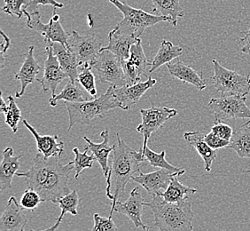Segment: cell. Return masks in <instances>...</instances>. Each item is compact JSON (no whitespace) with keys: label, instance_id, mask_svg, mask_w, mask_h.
I'll use <instances>...</instances> for the list:
<instances>
[{"label":"cell","instance_id":"4dcf8cb0","mask_svg":"<svg viewBox=\"0 0 250 231\" xmlns=\"http://www.w3.org/2000/svg\"><path fill=\"white\" fill-rule=\"evenodd\" d=\"M90 99L83 96V91L80 87H77L75 83L71 81L67 83L62 91L59 94L49 98V103L53 107L57 106L59 101H67V102H83L89 101Z\"/></svg>","mask_w":250,"mask_h":231},{"label":"cell","instance_id":"ee69618b","mask_svg":"<svg viewBox=\"0 0 250 231\" xmlns=\"http://www.w3.org/2000/svg\"><path fill=\"white\" fill-rule=\"evenodd\" d=\"M241 52L250 55V28L244 32V37L241 39Z\"/></svg>","mask_w":250,"mask_h":231},{"label":"cell","instance_id":"7a4b0ae2","mask_svg":"<svg viewBox=\"0 0 250 231\" xmlns=\"http://www.w3.org/2000/svg\"><path fill=\"white\" fill-rule=\"evenodd\" d=\"M149 207L154 217V225L158 231H192L193 218L192 205L188 200L180 203H167L162 197H154L150 202L145 203Z\"/></svg>","mask_w":250,"mask_h":231},{"label":"cell","instance_id":"2e32d148","mask_svg":"<svg viewBox=\"0 0 250 231\" xmlns=\"http://www.w3.org/2000/svg\"><path fill=\"white\" fill-rule=\"evenodd\" d=\"M144 206V197L140 188L136 187L131 190L130 197L125 202H116L114 212L128 217L133 222L135 229L141 227L144 231H146L148 227L145 225L142 222V212Z\"/></svg>","mask_w":250,"mask_h":231},{"label":"cell","instance_id":"ffe728a7","mask_svg":"<svg viewBox=\"0 0 250 231\" xmlns=\"http://www.w3.org/2000/svg\"><path fill=\"white\" fill-rule=\"evenodd\" d=\"M35 46H29V51L25 56L24 62L20 69L19 72L15 73V78L21 83V90L16 92L15 98H21L24 94L27 87L32 84L40 72L41 69L34 56Z\"/></svg>","mask_w":250,"mask_h":231},{"label":"cell","instance_id":"ba28073f","mask_svg":"<svg viewBox=\"0 0 250 231\" xmlns=\"http://www.w3.org/2000/svg\"><path fill=\"white\" fill-rule=\"evenodd\" d=\"M53 11V17L47 24L41 22V14L39 11L28 12L24 9V16L27 18V27L35 29L43 36L44 42L48 45L59 43L68 50V38L70 34L67 33L62 25L60 23V15Z\"/></svg>","mask_w":250,"mask_h":231},{"label":"cell","instance_id":"cb8c5ba5","mask_svg":"<svg viewBox=\"0 0 250 231\" xmlns=\"http://www.w3.org/2000/svg\"><path fill=\"white\" fill-rule=\"evenodd\" d=\"M3 160L0 165V188L2 190L12 187V181L21 166L20 159L24 155L14 156V150L7 147L3 151Z\"/></svg>","mask_w":250,"mask_h":231},{"label":"cell","instance_id":"60d3db41","mask_svg":"<svg viewBox=\"0 0 250 231\" xmlns=\"http://www.w3.org/2000/svg\"><path fill=\"white\" fill-rule=\"evenodd\" d=\"M204 140L207 142V144L211 148V149H225L227 148L230 144V140H224L220 137H218L217 135L213 134L212 132L208 133L207 135H205Z\"/></svg>","mask_w":250,"mask_h":231},{"label":"cell","instance_id":"d4e9b609","mask_svg":"<svg viewBox=\"0 0 250 231\" xmlns=\"http://www.w3.org/2000/svg\"><path fill=\"white\" fill-rule=\"evenodd\" d=\"M139 39L122 34L115 28L108 34V45L103 50H108L115 53L124 63L130 57V47Z\"/></svg>","mask_w":250,"mask_h":231},{"label":"cell","instance_id":"30bf717a","mask_svg":"<svg viewBox=\"0 0 250 231\" xmlns=\"http://www.w3.org/2000/svg\"><path fill=\"white\" fill-rule=\"evenodd\" d=\"M102 49V43L94 36H82L77 31H72L68 38V50L76 56L80 66L95 62Z\"/></svg>","mask_w":250,"mask_h":231},{"label":"cell","instance_id":"e575fe53","mask_svg":"<svg viewBox=\"0 0 250 231\" xmlns=\"http://www.w3.org/2000/svg\"><path fill=\"white\" fill-rule=\"evenodd\" d=\"M57 204L61 207L62 212L56 220L62 222L63 217L65 216L67 212L71 213L72 215H77V207L79 205L78 193L77 190L70 191L62 198H60Z\"/></svg>","mask_w":250,"mask_h":231},{"label":"cell","instance_id":"f35d334b","mask_svg":"<svg viewBox=\"0 0 250 231\" xmlns=\"http://www.w3.org/2000/svg\"><path fill=\"white\" fill-rule=\"evenodd\" d=\"M93 221L94 226L92 228V231H119L110 215L108 218H105L98 213H94Z\"/></svg>","mask_w":250,"mask_h":231},{"label":"cell","instance_id":"e0dca14e","mask_svg":"<svg viewBox=\"0 0 250 231\" xmlns=\"http://www.w3.org/2000/svg\"><path fill=\"white\" fill-rule=\"evenodd\" d=\"M24 210L15 197H11L0 219V231H25L28 218L25 215Z\"/></svg>","mask_w":250,"mask_h":231},{"label":"cell","instance_id":"44dd1931","mask_svg":"<svg viewBox=\"0 0 250 231\" xmlns=\"http://www.w3.org/2000/svg\"><path fill=\"white\" fill-rule=\"evenodd\" d=\"M169 74L184 83L191 84L197 88L199 91H203L207 87V83L203 77V73L197 72L192 67L188 66L181 61L166 64Z\"/></svg>","mask_w":250,"mask_h":231},{"label":"cell","instance_id":"3957f363","mask_svg":"<svg viewBox=\"0 0 250 231\" xmlns=\"http://www.w3.org/2000/svg\"><path fill=\"white\" fill-rule=\"evenodd\" d=\"M69 117V125L67 133L73 126L79 125H90L95 118L103 119L108 111L115 109L125 111V107L117 100L114 87L109 86L105 93L98 98L83 102H64Z\"/></svg>","mask_w":250,"mask_h":231},{"label":"cell","instance_id":"277c9868","mask_svg":"<svg viewBox=\"0 0 250 231\" xmlns=\"http://www.w3.org/2000/svg\"><path fill=\"white\" fill-rule=\"evenodd\" d=\"M109 2L124 15V19L116 25V29L120 33L134 37L136 39H140L145 29L149 27L162 22H170L166 16L151 15L144 10L137 9L121 2L120 0H109Z\"/></svg>","mask_w":250,"mask_h":231},{"label":"cell","instance_id":"f1b7e54d","mask_svg":"<svg viewBox=\"0 0 250 231\" xmlns=\"http://www.w3.org/2000/svg\"><path fill=\"white\" fill-rule=\"evenodd\" d=\"M153 2V12H159L161 15L166 16L169 19V23L172 26L178 25V18H182L185 15L180 0H151Z\"/></svg>","mask_w":250,"mask_h":231},{"label":"cell","instance_id":"d590c367","mask_svg":"<svg viewBox=\"0 0 250 231\" xmlns=\"http://www.w3.org/2000/svg\"><path fill=\"white\" fill-rule=\"evenodd\" d=\"M88 151H89L88 146L83 153H81L77 148L73 149V152L75 154V159L73 160V162L75 165V172H76L75 178L76 179H78L83 169L92 168L96 160V158L92 154L91 156L88 155Z\"/></svg>","mask_w":250,"mask_h":231},{"label":"cell","instance_id":"9a60e30c","mask_svg":"<svg viewBox=\"0 0 250 231\" xmlns=\"http://www.w3.org/2000/svg\"><path fill=\"white\" fill-rule=\"evenodd\" d=\"M53 158L46 159L43 154L39 152L34 159L31 167L28 171L16 173V176L24 178L28 188L39 192L45 181L47 180L53 166Z\"/></svg>","mask_w":250,"mask_h":231},{"label":"cell","instance_id":"8fae6325","mask_svg":"<svg viewBox=\"0 0 250 231\" xmlns=\"http://www.w3.org/2000/svg\"><path fill=\"white\" fill-rule=\"evenodd\" d=\"M140 111L142 122L137 127V131L144 137L143 146L141 147L144 151L147 148V142L152 134L161 128L168 119L177 116L178 111L168 107H153Z\"/></svg>","mask_w":250,"mask_h":231},{"label":"cell","instance_id":"8d00e7d4","mask_svg":"<svg viewBox=\"0 0 250 231\" xmlns=\"http://www.w3.org/2000/svg\"><path fill=\"white\" fill-rule=\"evenodd\" d=\"M42 202L43 199L39 192L28 188L25 190L22 197L21 198V207L26 210L33 211L36 208H38Z\"/></svg>","mask_w":250,"mask_h":231},{"label":"cell","instance_id":"bcb514c9","mask_svg":"<svg viewBox=\"0 0 250 231\" xmlns=\"http://www.w3.org/2000/svg\"><path fill=\"white\" fill-rule=\"evenodd\" d=\"M152 228H154V227H153V226L148 227V229H147V230H146V231H149L150 229H152Z\"/></svg>","mask_w":250,"mask_h":231},{"label":"cell","instance_id":"ac0fdd59","mask_svg":"<svg viewBox=\"0 0 250 231\" xmlns=\"http://www.w3.org/2000/svg\"><path fill=\"white\" fill-rule=\"evenodd\" d=\"M157 81L152 77H147L145 82L137 83L132 86L126 85L125 87H114V92L117 100L125 107V111L130 110L136 105L145 92L154 87Z\"/></svg>","mask_w":250,"mask_h":231},{"label":"cell","instance_id":"7c38bea8","mask_svg":"<svg viewBox=\"0 0 250 231\" xmlns=\"http://www.w3.org/2000/svg\"><path fill=\"white\" fill-rule=\"evenodd\" d=\"M151 63L145 54L141 39H138L130 47V57L123 63L127 85L132 86L140 82L142 77H149L147 68L151 66Z\"/></svg>","mask_w":250,"mask_h":231},{"label":"cell","instance_id":"f546056e","mask_svg":"<svg viewBox=\"0 0 250 231\" xmlns=\"http://www.w3.org/2000/svg\"><path fill=\"white\" fill-rule=\"evenodd\" d=\"M177 177L178 176L172 178L171 182L168 184V188L160 195V197H162L165 202L172 204L182 202L188 200L189 195L197 192V189L184 185L178 181Z\"/></svg>","mask_w":250,"mask_h":231},{"label":"cell","instance_id":"83f0119b","mask_svg":"<svg viewBox=\"0 0 250 231\" xmlns=\"http://www.w3.org/2000/svg\"><path fill=\"white\" fill-rule=\"evenodd\" d=\"M227 149H233L240 158L250 159V119L234 132ZM246 173H250V170Z\"/></svg>","mask_w":250,"mask_h":231},{"label":"cell","instance_id":"8992f818","mask_svg":"<svg viewBox=\"0 0 250 231\" xmlns=\"http://www.w3.org/2000/svg\"><path fill=\"white\" fill-rule=\"evenodd\" d=\"M73 170H75L73 161L64 165L58 158H53V166L47 180L39 192L43 199V202L57 204L60 198L70 192L68 187V178Z\"/></svg>","mask_w":250,"mask_h":231},{"label":"cell","instance_id":"6da1fadb","mask_svg":"<svg viewBox=\"0 0 250 231\" xmlns=\"http://www.w3.org/2000/svg\"><path fill=\"white\" fill-rule=\"evenodd\" d=\"M115 149L111 157L110 171L106 179V197L112 200L110 216H113L114 208L118 199L124 196L125 187L136 173H140V163L146 161L142 148L135 151L116 134Z\"/></svg>","mask_w":250,"mask_h":231},{"label":"cell","instance_id":"f6af8a7d","mask_svg":"<svg viewBox=\"0 0 250 231\" xmlns=\"http://www.w3.org/2000/svg\"><path fill=\"white\" fill-rule=\"evenodd\" d=\"M57 222L56 223L53 225V226L51 227V228H48V229H46V230H44V231H55L57 229H58V227L60 226V224H61V221H58V220H56ZM29 231H33V230H30Z\"/></svg>","mask_w":250,"mask_h":231},{"label":"cell","instance_id":"1f68e13d","mask_svg":"<svg viewBox=\"0 0 250 231\" xmlns=\"http://www.w3.org/2000/svg\"><path fill=\"white\" fill-rule=\"evenodd\" d=\"M8 104L4 101L3 97H0V111L5 115V124L9 125L10 128L15 134L18 131V124L21 118V112L17 105L15 98L13 96L7 97Z\"/></svg>","mask_w":250,"mask_h":231},{"label":"cell","instance_id":"9c48e42d","mask_svg":"<svg viewBox=\"0 0 250 231\" xmlns=\"http://www.w3.org/2000/svg\"><path fill=\"white\" fill-rule=\"evenodd\" d=\"M247 98L241 96H221L212 98L208 102L215 122L228 119L249 118L250 119V108L247 105Z\"/></svg>","mask_w":250,"mask_h":231},{"label":"cell","instance_id":"603a6c76","mask_svg":"<svg viewBox=\"0 0 250 231\" xmlns=\"http://www.w3.org/2000/svg\"><path fill=\"white\" fill-rule=\"evenodd\" d=\"M205 135L201 132H188L185 133L184 138L188 146L195 149L198 154L202 157L204 161L205 171L210 172L213 162L217 158V151L211 149L204 140Z\"/></svg>","mask_w":250,"mask_h":231},{"label":"cell","instance_id":"d6986e66","mask_svg":"<svg viewBox=\"0 0 250 231\" xmlns=\"http://www.w3.org/2000/svg\"><path fill=\"white\" fill-rule=\"evenodd\" d=\"M22 123L33 135L39 153L43 154L46 159L50 158H62L64 153V142L59 141L58 135H40L36 128L29 125L28 121L23 120Z\"/></svg>","mask_w":250,"mask_h":231},{"label":"cell","instance_id":"ab89813d","mask_svg":"<svg viewBox=\"0 0 250 231\" xmlns=\"http://www.w3.org/2000/svg\"><path fill=\"white\" fill-rule=\"evenodd\" d=\"M211 132L222 139L230 141L234 134L231 126L223 122H215V124L212 126Z\"/></svg>","mask_w":250,"mask_h":231},{"label":"cell","instance_id":"7bdbcfd3","mask_svg":"<svg viewBox=\"0 0 250 231\" xmlns=\"http://www.w3.org/2000/svg\"><path fill=\"white\" fill-rule=\"evenodd\" d=\"M1 35H2V42H1V50H0V55H1V64H2V68L4 66V63H5V55L7 53V50L11 46V39H9V37L6 35V34L1 30Z\"/></svg>","mask_w":250,"mask_h":231},{"label":"cell","instance_id":"b9f144b4","mask_svg":"<svg viewBox=\"0 0 250 231\" xmlns=\"http://www.w3.org/2000/svg\"><path fill=\"white\" fill-rule=\"evenodd\" d=\"M39 5H52L54 8H62L64 5L62 3H60L57 0H29V3L25 6V10L31 9L37 11V8Z\"/></svg>","mask_w":250,"mask_h":231},{"label":"cell","instance_id":"4316f807","mask_svg":"<svg viewBox=\"0 0 250 231\" xmlns=\"http://www.w3.org/2000/svg\"><path fill=\"white\" fill-rule=\"evenodd\" d=\"M183 54V48L174 46L172 42L164 39L161 43L158 52L156 53L153 62L151 63L149 73H153L164 64L171 63L174 59L181 56Z\"/></svg>","mask_w":250,"mask_h":231},{"label":"cell","instance_id":"5bb4252c","mask_svg":"<svg viewBox=\"0 0 250 231\" xmlns=\"http://www.w3.org/2000/svg\"><path fill=\"white\" fill-rule=\"evenodd\" d=\"M183 174V173H172L167 169L161 168L153 173H143L140 172V175L133 176L131 180L139 183L146 190V192L154 198L160 197L163 190L168 188L172 178Z\"/></svg>","mask_w":250,"mask_h":231},{"label":"cell","instance_id":"74e56055","mask_svg":"<svg viewBox=\"0 0 250 231\" xmlns=\"http://www.w3.org/2000/svg\"><path fill=\"white\" fill-rule=\"evenodd\" d=\"M28 3L29 0H5L3 11L7 15L21 18L24 16L25 6Z\"/></svg>","mask_w":250,"mask_h":231},{"label":"cell","instance_id":"836d02e7","mask_svg":"<svg viewBox=\"0 0 250 231\" xmlns=\"http://www.w3.org/2000/svg\"><path fill=\"white\" fill-rule=\"evenodd\" d=\"M92 70L93 69L91 64H83L81 66V70L77 77V82L79 83L83 88L87 92H89L92 97L95 98L97 95L96 81Z\"/></svg>","mask_w":250,"mask_h":231},{"label":"cell","instance_id":"484cf974","mask_svg":"<svg viewBox=\"0 0 250 231\" xmlns=\"http://www.w3.org/2000/svg\"><path fill=\"white\" fill-rule=\"evenodd\" d=\"M53 46L54 53L58 58L59 63L61 64L63 71L69 78V81L76 84L79 74L78 67L80 66L77 58L69 50L64 47L61 44H53Z\"/></svg>","mask_w":250,"mask_h":231},{"label":"cell","instance_id":"7402d4cb","mask_svg":"<svg viewBox=\"0 0 250 231\" xmlns=\"http://www.w3.org/2000/svg\"><path fill=\"white\" fill-rule=\"evenodd\" d=\"M101 138L103 139L102 142L95 143L90 140L86 136H83V140L87 142V146L92 154L96 158L98 163L101 165V169L105 178L108 177V173L110 171L108 159L111 152L115 149V146L109 144V131L104 130L101 132Z\"/></svg>","mask_w":250,"mask_h":231},{"label":"cell","instance_id":"d6a6232c","mask_svg":"<svg viewBox=\"0 0 250 231\" xmlns=\"http://www.w3.org/2000/svg\"><path fill=\"white\" fill-rule=\"evenodd\" d=\"M143 154H144L146 161H147V163H148L147 164H149L153 167L167 169L172 173H186L185 169L178 168V167H176V166H174L172 164L168 163V161L165 159L166 152L164 150L162 151L161 153H156L147 147L143 151Z\"/></svg>","mask_w":250,"mask_h":231},{"label":"cell","instance_id":"4fadbf2b","mask_svg":"<svg viewBox=\"0 0 250 231\" xmlns=\"http://www.w3.org/2000/svg\"><path fill=\"white\" fill-rule=\"evenodd\" d=\"M45 53L46 60L43 64V77L39 79V82L41 84L43 92H50L52 96H54L59 85L68 77L61 67L58 58L54 53L53 45L46 46Z\"/></svg>","mask_w":250,"mask_h":231},{"label":"cell","instance_id":"5b68a950","mask_svg":"<svg viewBox=\"0 0 250 231\" xmlns=\"http://www.w3.org/2000/svg\"><path fill=\"white\" fill-rule=\"evenodd\" d=\"M214 75L211 77L213 87L221 96L246 97L250 92V75L243 76L223 67L216 59L212 60Z\"/></svg>","mask_w":250,"mask_h":231},{"label":"cell","instance_id":"52a82bcc","mask_svg":"<svg viewBox=\"0 0 250 231\" xmlns=\"http://www.w3.org/2000/svg\"><path fill=\"white\" fill-rule=\"evenodd\" d=\"M92 67L101 83L114 87L127 85L123 62L110 51L101 49Z\"/></svg>","mask_w":250,"mask_h":231}]
</instances>
